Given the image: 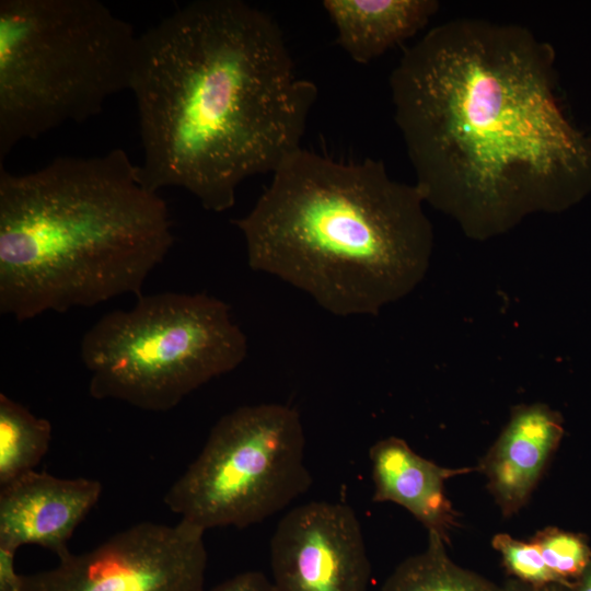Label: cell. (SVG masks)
Here are the masks:
<instances>
[{"label": "cell", "mask_w": 591, "mask_h": 591, "mask_svg": "<svg viewBox=\"0 0 591 591\" xmlns=\"http://www.w3.org/2000/svg\"><path fill=\"white\" fill-rule=\"evenodd\" d=\"M555 61L522 25L455 19L405 49L390 76L415 185L470 239L591 192V136L565 114Z\"/></svg>", "instance_id": "cell-1"}, {"label": "cell", "mask_w": 591, "mask_h": 591, "mask_svg": "<svg viewBox=\"0 0 591 591\" xmlns=\"http://www.w3.org/2000/svg\"><path fill=\"white\" fill-rule=\"evenodd\" d=\"M129 90L141 172L209 211L301 148L316 85L298 76L278 23L241 0H196L138 35Z\"/></svg>", "instance_id": "cell-2"}, {"label": "cell", "mask_w": 591, "mask_h": 591, "mask_svg": "<svg viewBox=\"0 0 591 591\" xmlns=\"http://www.w3.org/2000/svg\"><path fill=\"white\" fill-rule=\"evenodd\" d=\"M425 204L380 160L339 162L301 147L234 224L253 270L334 315H376L426 277L433 231Z\"/></svg>", "instance_id": "cell-3"}, {"label": "cell", "mask_w": 591, "mask_h": 591, "mask_svg": "<svg viewBox=\"0 0 591 591\" xmlns=\"http://www.w3.org/2000/svg\"><path fill=\"white\" fill-rule=\"evenodd\" d=\"M173 243L166 202L123 149L0 165V312L15 321L138 298Z\"/></svg>", "instance_id": "cell-4"}, {"label": "cell", "mask_w": 591, "mask_h": 591, "mask_svg": "<svg viewBox=\"0 0 591 591\" xmlns=\"http://www.w3.org/2000/svg\"><path fill=\"white\" fill-rule=\"evenodd\" d=\"M138 36L99 0H0V165L129 90Z\"/></svg>", "instance_id": "cell-5"}, {"label": "cell", "mask_w": 591, "mask_h": 591, "mask_svg": "<svg viewBox=\"0 0 591 591\" xmlns=\"http://www.w3.org/2000/svg\"><path fill=\"white\" fill-rule=\"evenodd\" d=\"M246 355L229 305L206 293L142 294L131 309L102 316L80 345L92 397L149 412L174 408Z\"/></svg>", "instance_id": "cell-6"}, {"label": "cell", "mask_w": 591, "mask_h": 591, "mask_svg": "<svg viewBox=\"0 0 591 591\" xmlns=\"http://www.w3.org/2000/svg\"><path fill=\"white\" fill-rule=\"evenodd\" d=\"M311 484L299 413L276 403L246 405L216 422L163 502L205 532L243 529L283 510Z\"/></svg>", "instance_id": "cell-7"}, {"label": "cell", "mask_w": 591, "mask_h": 591, "mask_svg": "<svg viewBox=\"0 0 591 591\" xmlns=\"http://www.w3.org/2000/svg\"><path fill=\"white\" fill-rule=\"evenodd\" d=\"M204 535L182 520L140 522L50 569L21 575L20 591H206Z\"/></svg>", "instance_id": "cell-8"}, {"label": "cell", "mask_w": 591, "mask_h": 591, "mask_svg": "<svg viewBox=\"0 0 591 591\" xmlns=\"http://www.w3.org/2000/svg\"><path fill=\"white\" fill-rule=\"evenodd\" d=\"M274 591H368L371 565L348 505L310 501L289 510L270 540Z\"/></svg>", "instance_id": "cell-9"}, {"label": "cell", "mask_w": 591, "mask_h": 591, "mask_svg": "<svg viewBox=\"0 0 591 591\" xmlns=\"http://www.w3.org/2000/svg\"><path fill=\"white\" fill-rule=\"evenodd\" d=\"M102 490L96 479L61 478L36 471L0 486V546L18 551L37 545L58 559L68 555L70 538Z\"/></svg>", "instance_id": "cell-10"}, {"label": "cell", "mask_w": 591, "mask_h": 591, "mask_svg": "<svg viewBox=\"0 0 591 591\" xmlns=\"http://www.w3.org/2000/svg\"><path fill=\"white\" fill-rule=\"evenodd\" d=\"M563 434L560 413L544 403L511 409L507 425L477 466L503 517L526 505Z\"/></svg>", "instance_id": "cell-11"}, {"label": "cell", "mask_w": 591, "mask_h": 591, "mask_svg": "<svg viewBox=\"0 0 591 591\" xmlns=\"http://www.w3.org/2000/svg\"><path fill=\"white\" fill-rule=\"evenodd\" d=\"M374 502H393L406 509L428 533L448 544L459 525V514L445 495V482L477 471L450 468L416 453L402 438L380 439L369 450Z\"/></svg>", "instance_id": "cell-12"}, {"label": "cell", "mask_w": 591, "mask_h": 591, "mask_svg": "<svg viewBox=\"0 0 591 591\" xmlns=\"http://www.w3.org/2000/svg\"><path fill=\"white\" fill-rule=\"evenodd\" d=\"M338 45L366 65L422 30L439 9L436 0H325Z\"/></svg>", "instance_id": "cell-13"}, {"label": "cell", "mask_w": 591, "mask_h": 591, "mask_svg": "<svg viewBox=\"0 0 591 591\" xmlns=\"http://www.w3.org/2000/svg\"><path fill=\"white\" fill-rule=\"evenodd\" d=\"M441 536L428 533L426 548L399 563L382 591H501L484 576L456 565Z\"/></svg>", "instance_id": "cell-14"}, {"label": "cell", "mask_w": 591, "mask_h": 591, "mask_svg": "<svg viewBox=\"0 0 591 591\" xmlns=\"http://www.w3.org/2000/svg\"><path fill=\"white\" fill-rule=\"evenodd\" d=\"M51 425L0 394V486L34 471L46 455Z\"/></svg>", "instance_id": "cell-15"}, {"label": "cell", "mask_w": 591, "mask_h": 591, "mask_svg": "<svg viewBox=\"0 0 591 591\" xmlns=\"http://www.w3.org/2000/svg\"><path fill=\"white\" fill-rule=\"evenodd\" d=\"M556 580L571 587L591 559V548L584 537L558 528L538 531L532 540Z\"/></svg>", "instance_id": "cell-16"}, {"label": "cell", "mask_w": 591, "mask_h": 591, "mask_svg": "<svg viewBox=\"0 0 591 591\" xmlns=\"http://www.w3.org/2000/svg\"><path fill=\"white\" fill-rule=\"evenodd\" d=\"M491 545L500 554L509 578L532 584L559 583L533 541L525 542L507 533H498L493 537Z\"/></svg>", "instance_id": "cell-17"}, {"label": "cell", "mask_w": 591, "mask_h": 591, "mask_svg": "<svg viewBox=\"0 0 591 591\" xmlns=\"http://www.w3.org/2000/svg\"><path fill=\"white\" fill-rule=\"evenodd\" d=\"M209 591H274L271 581L260 571H244L217 584Z\"/></svg>", "instance_id": "cell-18"}, {"label": "cell", "mask_w": 591, "mask_h": 591, "mask_svg": "<svg viewBox=\"0 0 591 591\" xmlns=\"http://www.w3.org/2000/svg\"><path fill=\"white\" fill-rule=\"evenodd\" d=\"M16 552L0 546V591H20L21 575L14 566Z\"/></svg>", "instance_id": "cell-19"}, {"label": "cell", "mask_w": 591, "mask_h": 591, "mask_svg": "<svg viewBox=\"0 0 591 591\" xmlns=\"http://www.w3.org/2000/svg\"><path fill=\"white\" fill-rule=\"evenodd\" d=\"M501 591H570V587L560 583L532 584L508 578L501 586Z\"/></svg>", "instance_id": "cell-20"}, {"label": "cell", "mask_w": 591, "mask_h": 591, "mask_svg": "<svg viewBox=\"0 0 591 591\" xmlns=\"http://www.w3.org/2000/svg\"><path fill=\"white\" fill-rule=\"evenodd\" d=\"M570 591H591V559L581 576L570 587Z\"/></svg>", "instance_id": "cell-21"}]
</instances>
